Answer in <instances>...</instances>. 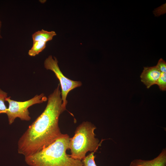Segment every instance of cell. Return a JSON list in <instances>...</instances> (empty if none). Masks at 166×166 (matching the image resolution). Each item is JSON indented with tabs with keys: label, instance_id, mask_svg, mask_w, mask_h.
I'll return each instance as SVG.
<instances>
[{
	"label": "cell",
	"instance_id": "4",
	"mask_svg": "<svg viewBox=\"0 0 166 166\" xmlns=\"http://www.w3.org/2000/svg\"><path fill=\"white\" fill-rule=\"evenodd\" d=\"M47 99L43 93L36 95L31 99L24 101H15L11 99L10 97H7L5 101L8 102L9 107L6 113L8 117L9 124H11L17 118L22 121H30L31 118L28 108L34 105L45 102Z\"/></svg>",
	"mask_w": 166,
	"mask_h": 166
},
{
	"label": "cell",
	"instance_id": "13",
	"mask_svg": "<svg viewBox=\"0 0 166 166\" xmlns=\"http://www.w3.org/2000/svg\"><path fill=\"white\" fill-rule=\"evenodd\" d=\"M156 66L161 73H166V63L163 59H160Z\"/></svg>",
	"mask_w": 166,
	"mask_h": 166
},
{
	"label": "cell",
	"instance_id": "14",
	"mask_svg": "<svg viewBox=\"0 0 166 166\" xmlns=\"http://www.w3.org/2000/svg\"><path fill=\"white\" fill-rule=\"evenodd\" d=\"M2 26V22L0 20V38H2V37L1 34V29Z\"/></svg>",
	"mask_w": 166,
	"mask_h": 166
},
{
	"label": "cell",
	"instance_id": "1",
	"mask_svg": "<svg viewBox=\"0 0 166 166\" xmlns=\"http://www.w3.org/2000/svg\"><path fill=\"white\" fill-rule=\"evenodd\" d=\"M60 84L47 99L42 113L30 125L18 142V153L26 157L45 148L62 134L59 126L60 114L66 110L62 105Z\"/></svg>",
	"mask_w": 166,
	"mask_h": 166
},
{
	"label": "cell",
	"instance_id": "10",
	"mask_svg": "<svg viewBox=\"0 0 166 166\" xmlns=\"http://www.w3.org/2000/svg\"><path fill=\"white\" fill-rule=\"evenodd\" d=\"M7 97V93L0 89V114L6 113L7 109L5 101V99Z\"/></svg>",
	"mask_w": 166,
	"mask_h": 166
},
{
	"label": "cell",
	"instance_id": "5",
	"mask_svg": "<svg viewBox=\"0 0 166 166\" xmlns=\"http://www.w3.org/2000/svg\"><path fill=\"white\" fill-rule=\"evenodd\" d=\"M54 57L53 58L51 55L49 56L45 60L44 65L46 69L53 71L58 79L61 88L62 105L66 109L67 103L66 97L68 94L73 89L81 86L82 83L80 81H73L66 77L60 69L57 59L55 57Z\"/></svg>",
	"mask_w": 166,
	"mask_h": 166
},
{
	"label": "cell",
	"instance_id": "12",
	"mask_svg": "<svg viewBox=\"0 0 166 166\" xmlns=\"http://www.w3.org/2000/svg\"><path fill=\"white\" fill-rule=\"evenodd\" d=\"M156 85L161 90H166V73H161Z\"/></svg>",
	"mask_w": 166,
	"mask_h": 166
},
{
	"label": "cell",
	"instance_id": "6",
	"mask_svg": "<svg viewBox=\"0 0 166 166\" xmlns=\"http://www.w3.org/2000/svg\"><path fill=\"white\" fill-rule=\"evenodd\" d=\"M160 74L156 66L144 67L140 76L141 81L149 89L152 86L156 85Z\"/></svg>",
	"mask_w": 166,
	"mask_h": 166
},
{
	"label": "cell",
	"instance_id": "2",
	"mask_svg": "<svg viewBox=\"0 0 166 166\" xmlns=\"http://www.w3.org/2000/svg\"><path fill=\"white\" fill-rule=\"evenodd\" d=\"M70 138L68 134H62L46 147L25 157L26 163L29 166H83L81 160L66 153Z\"/></svg>",
	"mask_w": 166,
	"mask_h": 166
},
{
	"label": "cell",
	"instance_id": "3",
	"mask_svg": "<svg viewBox=\"0 0 166 166\" xmlns=\"http://www.w3.org/2000/svg\"><path fill=\"white\" fill-rule=\"evenodd\" d=\"M96 127L91 123L83 122L76 128L74 136L70 138L69 149L72 158L81 160L88 152H95L100 145L94 133Z\"/></svg>",
	"mask_w": 166,
	"mask_h": 166
},
{
	"label": "cell",
	"instance_id": "11",
	"mask_svg": "<svg viewBox=\"0 0 166 166\" xmlns=\"http://www.w3.org/2000/svg\"><path fill=\"white\" fill-rule=\"evenodd\" d=\"M94 152H92L82 160L83 166H97L95 160Z\"/></svg>",
	"mask_w": 166,
	"mask_h": 166
},
{
	"label": "cell",
	"instance_id": "7",
	"mask_svg": "<svg viewBox=\"0 0 166 166\" xmlns=\"http://www.w3.org/2000/svg\"><path fill=\"white\" fill-rule=\"evenodd\" d=\"M166 150L164 149L160 154L151 160L136 159L132 161L130 166H166Z\"/></svg>",
	"mask_w": 166,
	"mask_h": 166
},
{
	"label": "cell",
	"instance_id": "8",
	"mask_svg": "<svg viewBox=\"0 0 166 166\" xmlns=\"http://www.w3.org/2000/svg\"><path fill=\"white\" fill-rule=\"evenodd\" d=\"M56 35V32L53 31H48L42 29L33 34L32 38L33 42L40 41L47 42L51 40Z\"/></svg>",
	"mask_w": 166,
	"mask_h": 166
},
{
	"label": "cell",
	"instance_id": "9",
	"mask_svg": "<svg viewBox=\"0 0 166 166\" xmlns=\"http://www.w3.org/2000/svg\"><path fill=\"white\" fill-rule=\"evenodd\" d=\"M46 43L40 41L33 42L32 47L28 51L29 55L35 56L38 54L45 48Z\"/></svg>",
	"mask_w": 166,
	"mask_h": 166
}]
</instances>
